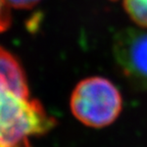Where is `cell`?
Listing matches in <instances>:
<instances>
[{
  "mask_svg": "<svg viewBox=\"0 0 147 147\" xmlns=\"http://www.w3.org/2000/svg\"><path fill=\"white\" fill-rule=\"evenodd\" d=\"M55 125L38 100L30 97L22 64L0 47V147H28L29 139Z\"/></svg>",
  "mask_w": 147,
  "mask_h": 147,
  "instance_id": "6da1fadb",
  "label": "cell"
},
{
  "mask_svg": "<svg viewBox=\"0 0 147 147\" xmlns=\"http://www.w3.org/2000/svg\"><path fill=\"white\" fill-rule=\"evenodd\" d=\"M73 115L82 124L103 128L113 124L122 111L123 99L119 89L102 77H90L75 87L71 96Z\"/></svg>",
  "mask_w": 147,
  "mask_h": 147,
  "instance_id": "7a4b0ae2",
  "label": "cell"
},
{
  "mask_svg": "<svg viewBox=\"0 0 147 147\" xmlns=\"http://www.w3.org/2000/svg\"><path fill=\"white\" fill-rule=\"evenodd\" d=\"M115 58L135 86L147 89V32L126 29L115 36Z\"/></svg>",
  "mask_w": 147,
  "mask_h": 147,
  "instance_id": "3957f363",
  "label": "cell"
},
{
  "mask_svg": "<svg viewBox=\"0 0 147 147\" xmlns=\"http://www.w3.org/2000/svg\"><path fill=\"white\" fill-rule=\"evenodd\" d=\"M124 7L134 23L147 29V0H124Z\"/></svg>",
  "mask_w": 147,
  "mask_h": 147,
  "instance_id": "277c9868",
  "label": "cell"
},
{
  "mask_svg": "<svg viewBox=\"0 0 147 147\" xmlns=\"http://www.w3.org/2000/svg\"><path fill=\"white\" fill-rule=\"evenodd\" d=\"M11 25V14L9 11V6L4 2V0H0V33L4 32Z\"/></svg>",
  "mask_w": 147,
  "mask_h": 147,
  "instance_id": "5b68a950",
  "label": "cell"
},
{
  "mask_svg": "<svg viewBox=\"0 0 147 147\" xmlns=\"http://www.w3.org/2000/svg\"><path fill=\"white\" fill-rule=\"evenodd\" d=\"M40 0H4L9 7L18 9H29L39 2Z\"/></svg>",
  "mask_w": 147,
  "mask_h": 147,
  "instance_id": "8992f818",
  "label": "cell"
}]
</instances>
